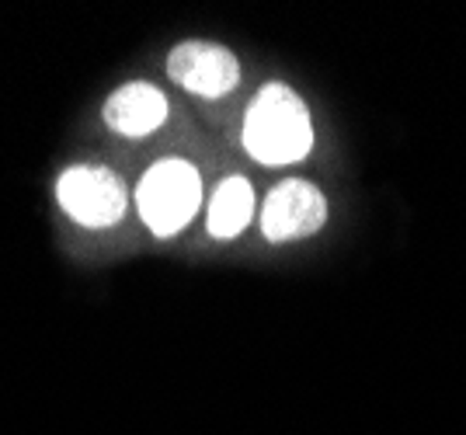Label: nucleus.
I'll return each instance as SVG.
<instances>
[{
    "label": "nucleus",
    "instance_id": "obj_5",
    "mask_svg": "<svg viewBox=\"0 0 466 435\" xmlns=\"http://www.w3.org/2000/svg\"><path fill=\"white\" fill-rule=\"evenodd\" d=\"M167 77L192 98L219 101L240 87V60L230 46L213 39H185L167 53Z\"/></svg>",
    "mask_w": 466,
    "mask_h": 435
},
{
    "label": "nucleus",
    "instance_id": "obj_1",
    "mask_svg": "<svg viewBox=\"0 0 466 435\" xmlns=\"http://www.w3.org/2000/svg\"><path fill=\"white\" fill-rule=\"evenodd\" d=\"M317 129L303 95L286 80H268L254 91L240 122V147L261 167H289L310 157Z\"/></svg>",
    "mask_w": 466,
    "mask_h": 435
},
{
    "label": "nucleus",
    "instance_id": "obj_3",
    "mask_svg": "<svg viewBox=\"0 0 466 435\" xmlns=\"http://www.w3.org/2000/svg\"><path fill=\"white\" fill-rule=\"evenodd\" d=\"M56 206L80 230H112L129 213V188L108 164L74 160L56 175Z\"/></svg>",
    "mask_w": 466,
    "mask_h": 435
},
{
    "label": "nucleus",
    "instance_id": "obj_6",
    "mask_svg": "<svg viewBox=\"0 0 466 435\" xmlns=\"http://www.w3.org/2000/svg\"><path fill=\"white\" fill-rule=\"evenodd\" d=\"M171 119V101L154 80H126L101 105V122L118 139H147Z\"/></svg>",
    "mask_w": 466,
    "mask_h": 435
},
{
    "label": "nucleus",
    "instance_id": "obj_4",
    "mask_svg": "<svg viewBox=\"0 0 466 435\" xmlns=\"http://www.w3.org/2000/svg\"><path fill=\"white\" fill-rule=\"evenodd\" d=\"M328 223V196L310 178H282L261 198L258 230L268 244H292L320 234Z\"/></svg>",
    "mask_w": 466,
    "mask_h": 435
},
{
    "label": "nucleus",
    "instance_id": "obj_2",
    "mask_svg": "<svg viewBox=\"0 0 466 435\" xmlns=\"http://www.w3.org/2000/svg\"><path fill=\"white\" fill-rule=\"evenodd\" d=\"M206 206V178L195 160L181 154L157 157L137 181L133 209L154 238H177Z\"/></svg>",
    "mask_w": 466,
    "mask_h": 435
},
{
    "label": "nucleus",
    "instance_id": "obj_7",
    "mask_svg": "<svg viewBox=\"0 0 466 435\" xmlns=\"http://www.w3.org/2000/svg\"><path fill=\"white\" fill-rule=\"evenodd\" d=\"M258 219V192L248 175L230 171L216 181L206 198V234L213 240H237Z\"/></svg>",
    "mask_w": 466,
    "mask_h": 435
}]
</instances>
